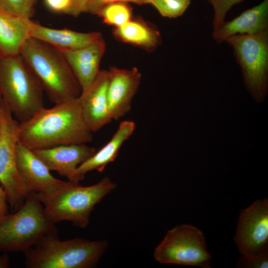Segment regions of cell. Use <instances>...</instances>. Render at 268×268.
Here are the masks:
<instances>
[{
	"mask_svg": "<svg viewBox=\"0 0 268 268\" xmlns=\"http://www.w3.org/2000/svg\"><path fill=\"white\" fill-rule=\"evenodd\" d=\"M78 97L44 107L28 120L19 123L18 143L31 150L61 145L87 144L93 140Z\"/></svg>",
	"mask_w": 268,
	"mask_h": 268,
	"instance_id": "obj_1",
	"label": "cell"
},
{
	"mask_svg": "<svg viewBox=\"0 0 268 268\" xmlns=\"http://www.w3.org/2000/svg\"><path fill=\"white\" fill-rule=\"evenodd\" d=\"M20 55L40 80L54 104L77 98L81 87L62 52L54 46L30 37Z\"/></svg>",
	"mask_w": 268,
	"mask_h": 268,
	"instance_id": "obj_2",
	"label": "cell"
},
{
	"mask_svg": "<svg viewBox=\"0 0 268 268\" xmlns=\"http://www.w3.org/2000/svg\"><path fill=\"white\" fill-rule=\"evenodd\" d=\"M116 187L115 183L105 177L91 186H83L68 180L51 195L36 193L53 222L69 221L83 228L88 225L95 206Z\"/></svg>",
	"mask_w": 268,
	"mask_h": 268,
	"instance_id": "obj_3",
	"label": "cell"
},
{
	"mask_svg": "<svg viewBox=\"0 0 268 268\" xmlns=\"http://www.w3.org/2000/svg\"><path fill=\"white\" fill-rule=\"evenodd\" d=\"M105 240L74 238L61 241L57 234L43 237L24 252L29 268H90L96 266L106 250Z\"/></svg>",
	"mask_w": 268,
	"mask_h": 268,
	"instance_id": "obj_4",
	"label": "cell"
},
{
	"mask_svg": "<svg viewBox=\"0 0 268 268\" xmlns=\"http://www.w3.org/2000/svg\"><path fill=\"white\" fill-rule=\"evenodd\" d=\"M0 91L8 109L22 123L44 107L43 86L20 55L0 56Z\"/></svg>",
	"mask_w": 268,
	"mask_h": 268,
	"instance_id": "obj_5",
	"label": "cell"
},
{
	"mask_svg": "<svg viewBox=\"0 0 268 268\" xmlns=\"http://www.w3.org/2000/svg\"><path fill=\"white\" fill-rule=\"evenodd\" d=\"M58 234L36 192H31L22 206L0 217V251L25 252L43 237Z\"/></svg>",
	"mask_w": 268,
	"mask_h": 268,
	"instance_id": "obj_6",
	"label": "cell"
},
{
	"mask_svg": "<svg viewBox=\"0 0 268 268\" xmlns=\"http://www.w3.org/2000/svg\"><path fill=\"white\" fill-rule=\"evenodd\" d=\"M225 42L233 49L247 89L256 101H263L268 86V30L234 35Z\"/></svg>",
	"mask_w": 268,
	"mask_h": 268,
	"instance_id": "obj_7",
	"label": "cell"
},
{
	"mask_svg": "<svg viewBox=\"0 0 268 268\" xmlns=\"http://www.w3.org/2000/svg\"><path fill=\"white\" fill-rule=\"evenodd\" d=\"M13 117L3 100L0 105V184L13 212L22 206L31 192L17 167L19 122Z\"/></svg>",
	"mask_w": 268,
	"mask_h": 268,
	"instance_id": "obj_8",
	"label": "cell"
},
{
	"mask_svg": "<svg viewBox=\"0 0 268 268\" xmlns=\"http://www.w3.org/2000/svg\"><path fill=\"white\" fill-rule=\"evenodd\" d=\"M154 259L162 264L210 267L211 257L206 248L201 231L183 224L168 231L155 248Z\"/></svg>",
	"mask_w": 268,
	"mask_h": 268,
	"instance_id": "obj_9",
	"label": "cell"
},
{
	"mask_svg": "<svg viewBox=\"0 0 268 268\" xmlns=\"http://www.w3.org/2000/svg\"><path fill=\"white\" fill-rule=\"evenodd\" d=\"M234 241L245 257H256L268 251L267 198L256 201L241 211Z\"/></svg>",
	"mask_w": 268,
	"mask_h": 268,
	"instance_id": "obj_10",
	"label": "cell"
},
{
	"mask_svg": "<svg viewBox=\"0 0 268 268\" xmlns=\"http://www.w3.org/2000/svg\"><path fill=\"white\" fill-rule=\"evenodd\" d=\"M108 71L107 97L113 120H118L131 110L133 99L139 88L141 74L138 68L111 67Z\"/></svg>",
	"mask_w": 268,
	"mask_h": 268,
	"instance_id": "obj_11",
	"label": "cell"
},
{
	"mask_svg": "<svg viewBox=\"0 0 268 268\" xmlns=\"http://www.w3.org/2000/svg\"><path fill=\"white\" fill-rule=\"evenodd\" d=\"M108 81V70H100L89 86L78 97L84 120L92 133L112 121L107 97Z\"/></svg>",
	"mask_w": 268,
	"mask_h": 268,
	"instance_id": "obj_12",
	"label": "cell"
},
{
	"mask_svg": "<svg viewBox=\"0 0 268 268\" xmlns=\"http://www.w3.org/2000/svg\"><path fill=\"white\" fill-rule=\"evenodd\" d=\"M16 160L18 171L31 192L51 195L65 183L52 175L32 150L19 143L16 146Z\"/></svg>",
	"mask_w": 268,
	"mask_h": 268,
	"instance_id": "obj_13",
	"label": "cell"
},
{
	"mask_svg": "<svg viewBox=\"0 0 268 268\" xmlns=\"http://www.w3.org/2000/svg\"><path fill=\"white\" fill-rule=\"evenodd\" d=\"M51 171L69 179L77 167L95 152L86 144L61 145L32 150Z\"/></svg>",
	"mask_w": 268,
	"mask_h": 268,
	"instance_id": "obj_14",
	"label": "cell"
},
{
	"mask_svg": "<svg viewBox=\"0 0 268 268\" xmlns=\"http://www.w3.org/2000/svg\"><path fill=\"white\" fill-rule=\"evenodd\" d=\"M135 127L134 121L126 120L121 122L111 139L81 163L68 180L79 183L90 171L103 172L107 165L115 160L122 145L133 134Z\"/></svg>",
	"mask_w": 268,
	"mask_h": 268,
	"instance_id": "obj_15",
	"label": "cell"
},
{
	"mask_svg": "<svg viewBox=\"0 0 268 268\" xmlns=\"http://www.w3.org/2000/svg\"><path fill=\"white\" fill-rule=\"evenodd\" d=\"M106 50L103 38L81 49L61 51L80 87L86 89L98 74L101 60Z\"/></svg>",
	"mask_w": 268,
	"mask_h": 268,
	"instance_id": "obj_16",
	"label": "cell"
},
{
	"mask_svg": "<svg viewBox=\"0 0 268 268\" xmlns=\"http://www.w3.org/2000/svg\"><path fill=\"white\" fill-rule=\"evenodd\" d=\"M268 30V0H263L239 16L224 23L215 31L213 39L218 43L236 35H255Z\"/></svg>",
	"mask_w": 268,
	"mask_h": 268,
	"instance_id": "obj_17",
	"label": "cell"
},
{
	"mask_svg": "<svg viewBox=\"0 0 268 268\" xmlns=\"http://www.w3.org/2000/svg\"><path fill=\"white\" fill-rule=\"evenodd\" d=\"M34 21L0 11V56L20 55L26 41L31 37Z\"/></svg>",
	"mask_w": 268,
	"mask_h": 268,
	"instance_id": "obj_18",
	"label": "cell"
},
{
	"mask_svg": "<svg viewBox=\"0 0 268 268\" xmlns=\"http://www.w3.org/2000/svg\"><path fill=\"white\" fill-rule=\"evenodd\" d=\"M31 37L44 41L61 51L85 47L102 38L98 32H80L67 29H54L34 22Z\"/></svg>",
	"mask_w": 268,
	"mask_h": 268,
	"instance_id": "obj_19",
	"label": "cell"
},
{
	"mask_svg": "<svg viewBox=\"0 0 268 268\" xmlns=\"http://www.w3.org/2000/svg\"><path fill=\"white\" fill-rule=\"evenodd\" d=\"M113 34L118 40L138 47L149 52L154 51L162 42L157 28L138 17L132 18L120 27H115Z\"/></svg>",
	"mask_w": 268,
	"mask_h": 268,
	"instance_id": "obj_20",
	"label": "cell"
},
{
	"mask_svg": "<svg viewBox=\"0 0 268 268\" xmlns=\"http://www.w3.org/2000/svg\"><path fill=\"white\" fill-rule=\"evenodd\" d=\"M103 21L115 27H120L133 18V8L126 2H115L107 4L96 13Z\"/></svg>",
	"mask_w": 268,
	"mask_h": 268,
	"instance_id": "obj_21",
	"label": "cell"
},
{
	"mask_svg": "<svg viewBox=\"0 0 268 268\" xmlns=\"http://www.w3.org/2000/svg\"><path fill=\"white\" fill-rule=\"evenodd\" d=\"M191 0H150L152 4L163 17L174 18L182 15Z\"/></svg>",
	"mask_w": 268,
	"mask_h": 268,
	"instance_id": "obj_22",
	"label": "cell"
},
{
	"mask_svg": "<svg viewBox=\"0 0 268 268\" xmlns=\"http://www.w3.org/2000/svg\"><path fill=\"white\" fill-rule=\"evenodd\" d=\"M34 5L29 0H0V11L25 18L33 16Z\"/></svg>",
	"mask_w": 268,
	"mask_h": 268,
	"instance_id": "obj_23",
	"label": "cell"
},
{
	"mask_svg": "<svg viewBox=\"0 0 268 268\" xmlns=\"http://www.w3.org/2000/svg\"><path fill=\"white\" fill-rule=\"evenodd\" d=\"M213 8V31H216L225 21L228 11L234 5L244 0H206Z\"/></svg>",
	"mask_w": 268,
	"mask_h": 268,
	"instance_id": "obj_24",
	"label": "cell"
},
{
	"mask_svg": "<svg viewBox=\"0 0 268 268\" xmlns=\"http://www.w3.org/2000/svg\"><path fill=\"white\" fill-rule=\"evenodd\" d=\"M236 266L244 268H264L268 267V251L254 258L242 256L238 259Z\"/></svg>",
	"mask_w": 268,
	"mask_h": 268,
	"instance_id": "obj_25",
	"label": "cell"
},
{
	"mask_svg": "<svg viewBox=\"0 0 268 268\" xmlns=\"http://www.w3.org/2000/svg\"><path fill=\"white\" fill-rule=\"evenodd\" d=\"M150 0H88L85 12L96 14L97 11L104 5L115 2H133L138 5L150 3Z\"/></svg>",
	"mask_w": 268,
	"mask_h": 268,
	"instance_id": "obj_26",
	"label": "cell"
},
{
	"mask_svg": "<svg viewBox=\"0 0 268 268\" xmlns=\"http://www.w3.org/2000/svg\"><path fill=\"white\" fill-rule=\"evenodd\" d=\"M70 0H44L46 7L50 10L65 13L69 7Z\"/></svg>",
	"mask_w": 268,
	"mask_h": 268,
	"instance_id": "obj_27",
	"label": "cell"
},
{
	"mask_svg": "<svg viewBox=\"0 0 268 268\" xmlns=\"http://www.w3.org/2000/svg\"><path fill=\"white\" fill-rule=\"evenodd\" d=\"M88 0H70V4L65 14L78 17L81 13L85 12Z\"/></svg>",
	"mask_w": 268,
	"mask_h": 268,
	"instance_id": "obj_28",
	"label": "cell"
},
{
	"mask_svg": "<svg viewBox=\"0 0 268 268\" xmlns=\"http://www.w3.org/2000/svg\"><path fill=\"white\" fill-rule=\"evenodd\" d=\"M7 200L4 191L0 184V217L8 213Z\"/></svg>",
	"mask_w": 268,
	"mask_h": 268,
	"instance_id": "obj_29",
	"label": "cell"
},
{
	"mask_svg": "<svg viewBox=\"0 0 268 268\" xmlns=\"http://www.w3.org/2000/svg\"><path fill=\"white\" fill-rule=\"evenodd\" d=\"M10 259L6 254L0 256V268H7L9 267Z\"/></svg>",
	"mask_w": 268,
	"mask_h": 268,
	"instance_id": "obj_30",
	"label": "cell"
},
{
	"mask_svg": "<svg viewBox=\"0 0 268 268\" xmlns=\"http://www.w3.org/2000/svg\"><path fill=\"white\" fill-rule=\"evenodd\" d=\"M2 100H3V99H2L1 93L0 91V105L1 104V103L2 102Z\"/></svg>",
	"mask_w": 268,
	"mask_h": 268,
	"instance_id": "obj_31",
	"label": "cell"
},
{
	"mask_svg": "<svg viewBox=\"0 0 268 268\" xmlns=\"http://www.w3.org/2000/svg\"><path fill=\"white\" fill-rule=\"evenodd\" d=\"M34 5L37 2L38 0H29Z\"/></svg>",
	"mask_w": 268,
	"mask_h": 268,
	"instance_id": "obj_32",
	"label": "cell"
}]
</instances>
